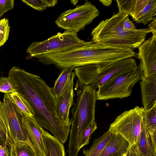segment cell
<instances>
[{
  "label": "cell",
  "instance_id": "6da1fadb",
  "mask_svg": "<svg viewBox=\"0 0 156 156\" xmlns=\"http://www.w3.org/2000/svg\"><path fill=\"white\" fill-rule=\"evenodd\" d=\"M8 77L15 91L22 94L32 106L34 112L33 117L37 122L64 144L71 126L63 123L58 117L55 110V97L51 88L39 76L18 67H12Z\"/></svg>",
  "mask_w": 156,
  "mask_h": 156
},
{
  "label": "cell",
  "instance_id": "7a4b0ae2",
  "mask_svg": "<svg viewBox=\"0 0 156 156\" xmlns=\"http://www.w3.org/2000/svg\"><path fill=\"white\" fill-rule=\"evenodd\" d=\"M129 16L126 12H119L101 21L92 30L91 41L132 50L138 48L145 41L147 34L152 31L149 28L133 30L125 29L123 23Z\"/></svg>",
  "mask_w": 156,
  "mask_h": 156
},
{
  "label": "cell",
  "instance_id": "3957f363",
  "mask_svg": "<svg viewBox=\"0 0 156 156\" xmlns=\"http://www.w3.org/2000/svg\"><path fill=\"white\" fill-rule=\"evenodd\" d=\"M111 56L109 46L90 41L82 46L65 51L43 54L35 58L44 65L53 64L62 70L71 66L106 64L110 61Z\"/></svg>",
  "mask_w": 156,
  "mask_h": 156
},
{
  "label": "cell",
  "instance_id": "277c9868",
  "mask_svg": "<svg viewBox=\"0 0 156 156\" xmlns=\"http://www.w3.org/2000/svg\"><path fill=\"white\" fill-rule=\"evenodd\" d=\"M98 88L97 85L92 83L76 90V102L71 111V126L67 152L70 155L78 154L80 150L79 146L83 132L91 122L95 120Z\"/></svg>",
  "mask_w": 156,
  "mask_h": 156
},
{
  "label": "cell",
  "instance_id": "5b68a950",
  "mask_svg": "<svg viewBox=\"0 0 156 156\" xmlns=\"http://www.w3.org/2000/svg\"><path fill=\"white\" fill-rule=\"evenodd\" d=\"M137 65L135 59L126 58L109 65L90 64L75 67L77 77L75 89L94 83L98 87L114 76L121 73L133 71Z\"/></svg>",
  "mask_w": 156,
  "mask_h": 156
},
{
  "label": "cell",
  "instance_id": "8992f818",
  "mask_svg": "<svg viewBox=\"0 0 156 156\" xmlns=\"http://www.w3.org/2000/svg\"><path fill=\"white\" fill-rule=\"evenodd\" d=\"M142 74L140 64L132 71L114 76L98 87L97 100L121 99L130 96L135 85L141 80Z\"/></svg>",
  "mask_w": 156,
  "mask_h": 156
},
{
  "label": "cell",
  "instance_id": "52a82bcc",
  "mask_svg": "<svg viewBox=\"0 0 156 156\" xmlns=\"http://www.w3.org/2000/svg\"><path fill=\"white\" fill-rule=\"evenodd\" d=\"M22 117L8 94H5L2 101H0V117L4 126L6 141L12 145L17 142H24L33 149L23 126Z\"/></svg>",
  "mask_w": 156,
  "mask_h": 156
},
{
  "label": "cell",
  "instance_id": "ba28073f",
  "mask_svg": "<svg viewBox=\"0 0 156 156\" xmlns=\"http://www.w3.org/2000/svg\"><path fill=\"white\" fill-rule=\"evenodd\" d=\"M87 41L79 38L77 33L65 30L58 32L42 41H34L31 43L26 52L29 54L28 58L45 54L65 51L82 46Z\"/></svg>",
  "mask_w": 156,
  "mask_h": 156
},
{
  "label": "cell",
  "instance_id": "9c48e42d",
  "mask_svg": "<svg viewBox=\"0 0 156 156\" xmlns=\"http://www.w3.org/2000/svg\"><path fill=\"white\" fill-rule=\"evenodd\" d=\"M100 12L90 2L86 0L83 5H77L62 12L56 19L57 26L65 30L77 33L91 23Z\"/></svg>",
  "mask_w": 156,
  "mask_h": 156
},
{
  "label": "cell",
  "instance_id": "30bf717a",
  "mask_svg": "<svg viewBox=\"0 0 156 156\" xmlns=\"http://www.w3.org/2000/svg\"><path fill=\"white\" fill-rule=\"evenodd\" d=\"M143 108L136 106L119 115L108 130L119 134L128 142L129 147L136 144L140 135Z\"/></svg>",
  "mask_w": 156,
  "mask_h": 156
},
{
  "label": "cell",
  "instance_id": "8fae6325",
  "mask_svg": "<svg viewBox=\"0 0 156 156\" xmlns=\"http://www.w3.org/2000/svg\"><path fill=\"white\" fill-rule=\"evenodd\" d=\"M75 76L74 72H72L61 93L55 97V110L58 117L63 123L70 126L69 112L70 108L74 104L73 87Z\"/></svg>",
  "mask_w": 156,
  "mask_h": 156
},
{
  "label": "cell",
  "instance_id": "7c38bea8",
  "mask_svg": "<svg viewBox=\"0 0 156 156\" xmlns=\"http://www.w3.org/2000/svg\"><path fill=\"white\" fill-rule=\"evenodd\" d=\"M136 58L140 60L144 76L156 73V35L145 41L138 47Z\"/></svg>",
  "mask_w": 156,
  "mask_h": 156
},
{
  "label": "cell",
  "instance_id": "4fadbf2b",
  "mask_svg": "<svg viewBox=\"0 0 156 156\" xmlns=\"http://www.w3.org/2000/svg\"><path fill=\"white\" fill-rule=\"evenodd\" d=\"M22 123L31 143L36 156H45L43 137L44 129L33 117L22 116Z\"/></svg>",
  "mask_w": 156,
  "mask_h": 156
},
{
  "label": "cell",
  "instance_id": "5bb4252c",
  "mask_svg": "<svg viewBox=\"0 0 156 156\" xmlns=\"http://www.w3.org/2000/svg\"><path fill=\"white\" fill-rule=\"evenodd\" d=\"M140 80L143 108L147 110L156 105V73L146 77L142 73Z\"/></svg>",
  "mask_w": 156,
  "mask_h": 156
},
{
  "label": "cell",
  "instance_id": "9a60e30c",
  "mask_svg": "<svg viewBox=\"0 0 156 156\" xmlns=\"http://www.w3.org/2000/svg\"><path fill=\"white\" fill-rule=\"evenodd\" d=\"M127 151L128 156H156L142 119L140 137L136 144L129 147Z\"/></svg>",
  "mask_w": 156,
  "mask_h": 156
},
{
  "label": "cell",
  "instance_id": "2e32d148",
  "mask_svg": "<svg viewBox=\"0 0 156 156\" xmlns=\"http://www.w3.org/2000/svg\"><path fill=\"white\" fill-rule=\"evenodd\" d=\"M129 147L128 141L119 134H113L98 156H121Z\"/></svg>",
  "mask_w": 156,
  "mask_h": 156
},
{
  "label": "cell",
  "instance_id": "e0dca14e",
  "mask_svg": "<svg viewBox=\"0 0 156 156\" xmlns=\"http://www.w3.org/2000/svg\"><path fill=\"white\" fill-rule=\"evenodd\" d=\"M43 137L45 156H65L63 144L44 129Z\"/></svg>",
  "mask_w": 156,
  "mask_h": 156
},
{
  "label": "cell",
  "instance_id": "ac0fdd59",
  "mask_svg": "<svg viewBox=\"0 0 156 156\" xmlns=\"http://www.w3.org/2000/svg\"><path fill=\"white\" fill-rule=\"evenodd\" d=\"M7 94L22 116L34 117V112L32 106L22 94L15 91Z\"/></svg>",
  "mask_w": 156,
  "mask_h": 156
},
{
  "label": "cell",
  "instance_id": "d6986e66",
  "mask_svg": "<svg viewBox=\"0 0 156 156\" xmlns=\"http://www.w3.org/2000/svg\"><path fill=\"white\" fill-rule=\"evenodd\" d=\"M113 135L108 130L100 137L95 139L89 149L83 151L84 156H98Z\"/></svg>",
  "mask_w": 156,
  "mask_h": 156
},
{
  "label": "cell",
  "instance_id": "ffe728a7",
  "mask_svg": "<svg viewBox=\"0 0 156 156\" xmlns=\"http://www.w3.org/2000/svg\"><path fill=\"white\" fill-rule=\"evenodd\" d=\"M156 0H149L147 4L133 19L138 23L144 25L156 18Z\"/></svg>",
  "mask_w": 156,
  "mask_h": 156
},
{
  "label": "cell",
  "instance_id": "44dd1931",
  "mask_svg": "<svg viewBox=\"0 0 156 156\" xmlns=\"http://www.w3.org/2000/svg\"><path fill=\"white\" fill-rule=\"evenodd\" d=\"M74 67H69L63 69L55 82L54 86L51 88L52 91L55 97L60 94L69 76L72 72Z\"/></svg>",
  "mask_w": 156,
  "mask_h": 156
},
{
  "label": "cell",
  "instance_id": "7402d4cb",
  "mask_svg": "<svg viewBox=\"0 0 156 156\" xmlns=\"http://www.w3.org/2000/svg\"><path fill=\"white\" fill-rule=\"evenodd\" d=\"M142 121L148 134L156 131V105L148 110H143Z\"/></svg>",
  "mask_w": 156,
  "mask_h": 156
},
{
  "label": "cell",
  "instance_id": "603a6c76",
  "mask_svg": "<svg viewBox=\"0 0 156 156\" xmlns=\"http://www.w3.org/2000/svg\"><path fill=\"white\" fill-rule=\"evenodd\" d=\"M27 5L34 9L42 11L47 7H53L58 3L57 0H22Z\"/></svg>",
  "mask_w": 156,
  "mask_h": 156
},
{
  "label": "cell",
  "instance_id": "cb8c5ba5",
  "mask_svg": "<svg viewBox=\"0 0 156 156\" xmlns=\"http://www.w3.org/2000/svg\"><path fill=\"white\" fill-rule=\"evenodd\" d=\"M13 147L15 156H36L33 150L25 143L16 142Z\"/></svg>",
  "mask_w": 156,
  "mask_h": 156
},
{
  "label": "cell",
  "instance_id": "d4e9b609",
  "mask_svg": "<svg viewBox=\"0 0 156 156\" xmlns=\"http://www.w3.org/2000/svg\"><path fill=\"white\" fill-rule=\"evenodd\" d=\"M97 128L95 120L92 122L82 132L79 146L80 150L88 144L92 135Z\"/></svg>",
  "mask_w": 156,
  "mask_h": 156
},
{
  "label": "cell",
  "instance_id": "484cf974",
  "mask_svg": "<svg viewBox=\"0 0 156 156\" xmlns=\"http://www.w3.org/2000/svg\"><path fill=\"white\" fill-rule=\"evenodd\" d=\"M10 27L7 18L0 19V47L8 40L9 34Z\"/></svg>",
  "mask_w": 156,
  "mask_h": 156
},
{
  "label": "cell",
  "instance_id": "4316f807",
  "mask_svg": "<svg viewBox=\"0 0 156 156\" xmlns=\"http://www.w3.org/2000/svg\"><path fill=\"white\" fill-rule=\"evenodd\" d=\"M137 0H116L119 12H126L131 16L134 9Z\"/></svg>",
  "mask_w": 156,
  "mask_h": 156
},
{
  "label": "cell",
  "instance_id": "83f0119b",
  "mask_svg": "<svg viewBox=\"0 0 156 156\" xmlns=\"http://www.w3.org/2000/svg\"><path fill=\"white\" fill-rule=\"evenodd\" d=\"M15 91L12 83L9 77L0 78V92L9 94Z\"/></svg>",
  "mask_w": 156,
  "mask_h": 156
},
{
  "label": "cell",
  "instance_id": "f1b7e54d",
  "mask_svg": "<svg viewBox=\"0 0 156 156\" xmlns=\"http://www.w3.org/2000/svg\"><path fill=\"white\" fill-rule=\"evenodd\" d=\"M0 156H15L13 145L0 138Z\"/></svg>",
  "mask_w": 156,
  "mask_h": 156
},
{
  "label": "cell",
  "instance_id": "f546056e",
  "mask_svg": "<svg viewBox=\"0 0 156 156\" xmlns=\"http://www.w3.org/2000/svg\"><path fill=\"white\" fill-rule=\"evenodd\" d=\"M14 6V0H0V19L5 13L13 9Z\"/></svg>",
  "mask_w": 156,
  "mask_h": 156
},
{
  "label": "cell",
  "instance_id": "4dcf8cb0",
  "mask_svg": "<svg viewBox=\"0 0 156 156\" xmlns=\"http://www.w3.org/2000/svg\"><path fill=\"white\" fill-rule=\"evenodd\" d=\"M149 0H137L134 11L130 16L133 19L147 4Z\"/></svg>",
  "mask_w": 156,
  "mask_h": 156
},
{
  "label": "cell",
  "instance_id": "1f68e13d",
  "mask_svg": "<svg viewBox=\"0 0 156 156\" xmlns=\"http://www.w3.org/2000/svg\"><path fill=\"white\" fill-rule=\"evenodd\" d=\"M123 26L125 29L128 30H133L136 29L135 26L130 20L129 16H127L125 19Z\"/></svg>",
  "mask_w": 156,
  "mask_h": 156
},
{
  "label": "cell",
  "instance_id": "d6a6232c",
  "mask_svg": "<svg viewBox=\"0 0 156 156\" xmlns=\"http://www.w3.org/2000/svg\"><path fill=\"white\" fill-rule=\"evenodd\" d=\"M150 141L155 152H156V131L148 134Z\"/></svg>",
  "mask_w": 156,
  "mask_h": 156
},
{
  "label": "cell",
  "instance_id": "836d02e7",
  "mask_svg": "<svg viewBox=\"0 0 156 156\" xmlns=\"http://www.w3.org/2000/svg\"><path fill=\"white\" fill-rule=\"evenodd\" d=\"M148 27L152 30L153 35H156V18L151 21Z\"/></svg>",
  "mask_w": 156,
  "mask_h": 156
},
{
  "label": "cell",
  "instance_id": "e575fe53",
  "mask_svg": "<svg viewBox=\"0 0 156 156\" xmlns=\"http://www.w3.org/2000/svg\"><path fill=\"white\" fill-rule=\"evenodd\" d=\"M99 1L105 6H110L112 3V0H99Z\"/></svg>",
  "mask_w": 156,
  "mask_h": 156
},
{
  "label": "cell",
  "instance_id": "d590c367",
  "mask_svg": "<svg viewBox=\"0 0 156 156\" xmlns=\"http://www.w3.org/2000/svg\"><path fill=\"white\" fill-rule=\"evenodd\" d=\"M78 1V0H71V2L72 3L75 5L77 3Z\"/></svg>",
  "mask_w": 156,
  "mask_h": 156
}]
</instances>
